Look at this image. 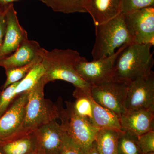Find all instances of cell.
Returning <instances> with one entry per match:
<instances>
[{"label":"cell","instance_id":"1","mask_svg":"<svg viewBox=\"0 0 154 154\" xmlns=\"http://www.w3.org/2000/svg\"><path fill=\"white\" fill-rule=\"evenodd\" d=\"M38 55L45 69L42 80L45 84L62 80L71 83L87 94H91L92 85L80 77L75 65L81 57L76 50L71 49H54L48 51L41 48Z\"/></svg>","mask_w":154,"mask_h":154},{"label":"cell","instance_id":"2","mask_svg":"<svg viewBox=\"0 0 154 154\" xmlns=\"http://www.w3.org/2000/svg\"><path fill=\"white\" fill-rule=\"evenodd\" d=\"M152 46L149 44L127 45L116 60L114 79L129 83L149 75L154 63Z\"/></svg>","mask_w":154,"mask_h":154},{"label":"cell","instance_id":"3","mask_svg":"<svg viewBox=\"0 0 154 154\" xmlns=\"http://www.w3.org/2000/svg\"><path fill=\"white\" fill-rule=\"evenodd\" d=\"M45 85L41 79L28 91L24 120L18 137L33 132L41 125L59 118L58 105L45 98Z\"/></svg>","mask_w":154,"mask_h":154},{"label":"cell","instance_id":"4","mask_svg":"<svg viewBox=\"0 0 154 154\" xmlns=\"http://www.w3.org/2000/svg\"><path fill=\"white\" fill-rule=\"evenodd\" d=\"M95 26L96 40L91 53L93 60L112 55L117 48L133 43L123 13L106 23Z\"/></svg>","mask_w":154,"mask_h":154},{"label":"cell","instance_id":"5","mask_svg":"<svg viewBox=\"0 0 154 154\" xmlns=\"http://www.w3.org/2000/svg\"><path fill=\"white\" fill-rule=\"evenodd\" d=\"M66 108L58 105L61 125L68 135L85 152L95 141L99 129L86 119L75 113L72 102H66Z\"/></svg>","mask_w":154,"mask_h":154},{"label":"cell","instance_id":"6","mask_svg":"<svg viewBox=\"0 0 154 154\" xmlns=\"http://www.w3.org/2000/svg\"><path fill=\"white\" fill-rule=\"evenodd\" d=\"M128 44L119 48L112 55L89 62L81 57L75 65L78 74L83 80L92 86L97 85L114 79L116 60L120 51Z\"/></svg>","mask_w":154,"mask_h":154},{"label":"cell","instance_id":"7","mask_svg":"<svg viewBox=\"0 0 154 154\" xmlns=\"http://www.w3.org/2000/svg\"><path fill=\"white\" fill-rule=\"evenodd\" d=\"M128 83L113 79L92 86L91 96L102 107L111 110L119 117L126 112L125 104Z\"/></svg>","mask_w":154,"mask_h":154},{"label":"cell","instance_id":"8","mask_svg":"<svg viewBox=\"0 0 154 154\" xmlns=\"http://www.w3.org/2000/svg\"><path fill=\"white\" fill-rule=\"evenodd\" d=\"M133 43L154 44V6L123 14Z\"/></svg>","mask_w":154,"mask_h":154},{"label":"cell","instance_id":"9","mask_svg":"<svg viewBox=\"0 0 154 154\" xmlns=\"http://www.w3.org/2000/svg\"><path fill=\"white\" fill-rule=\"evenodd\" d=\"M125 107L126 111L154 110V73L128 83Z\"/></svg>","mask_w":154,"mask_h":154},{"label":"cell","instance_id":"10","mask_svg":"<svg viewBox=\"0 0 154 154\" xmlns=\"http://www.w3.org/2000/svg\"><path fill=\"white\" fill-rule=\"evenodd\" d=\"M28 93L17 96L0 117V144L18 137L24 120Z\"/></svg>","mask_w":154,"mask_h":154},{"label":"cell","instance_id":"11","mask_svg":"<svg viewBox=\"0 0 154 154\" xmlns=\"http://www.w3.org/2000/svg\"><path fill=\"white\" fill-rule=\"evenodd\" d=\"M37 144V154H61L66 140L67 133L63 127L54 119L34 131Z\"/></svg>","mask_w":154,"mask_h":154},{"label":"cell","instance_id":"12","mask_svg":"<svg viewBox=\"0 0 154 154\" xmlns=\"http://www.w3.org/2000/svg\"><path fill=\"white\" fill-rule=\"evenodd\" d=\"M5 17V31L0 51V59L11 55L28 39V33L19 23L14 4L8 7Z\"/></svg>","mask_w":154,"mask_h":154},{"label":"cell","instance_id":"13","mask_svg":"<svg viewBox=\"0 0 154 154\" xmlns=\"http://www.w3.org/2000/svg\"><path fill=\"white\" fill-rule=\"evenodd\" d=\"M121 130L138 137L154 130V110L126 111L119 117Z\"/></svg>","mask_w":154,"mask_h":154},{"label":"cell","instance_id":"14","mask_svg":"<svg viewBox=\"0 0 154 154\" xmlns=\"http://www.w3.org/2000/svg\"><path fill=\"white\" fill-rule=\"evenodd\" d=\"M41 48L37 41L27 39L11 55L0 59V66L7 70L26 65L39 56Z\"/></svg>","mask_w":154,"mask_h":154},{"label":"cell","instance_id":"15","mask_svg":"<svg viewBox=\"0 0 154 154\" xmlns=\"http://www.w3.org/2000/svg\"><path fill=\"white\" fill-rule=\"evenodd\" d=\"M88 13L94 25H102L122 13V0H89Z\"/></svg>","mask_w":154,"mask_h":154},{"label":"cell","instance_id":"16","mask_svg":"<svg viewBox=\"0 0 154 154\" xmlns=\"http://www.w3.org/2000/svg\"><path fill=\"white\" fill-rule=\"evenodd\" d=\"M0 152L2 154H37L34 131L0 144Z\"/></svg>","mask_w":154,"mask_h":154},{"label":"cell","instance_id":"17","mask_svg":"<svg viewBox=\"0 0 154 154\" xmlns=\"http://www.w3.org/2000/svg\"><path fill=\"white\" fill-rule=\"evenodd\" d=\"M92 105L93 122L98 129H113L122 131L118 116L111 110L96 103L90 95Z\"/></svg>","mask_w":154,"mask_h":154},{"label":"cell","instance_id":"18","mask_svg":"<svg viewBox=\"0 0 154 154\" xmlns=\"http://www.w3.org/2000/svg\"><path fill=\"white\" fill-rule=\"evenodd\" d=\"M121 131L113 129H99L95 142L99 154H117L118 139Z\"/></svg>","mask_w":154,"mask_h":154},{"label":"cell","instance_id":"19","mask_svg":"<svg viewBox=\"0 0 154 154\" xmlns=\"http://www.w3.org/2000/svg\"><path fill=\"white\" fill-rule=\"evenodd\" d=\"M53 11L65 14L88 13L89 0H39Z\"/></svg>","mask_w":154,"mask_h":154},{"label":"cell","instance_id":"20","mask_svg":"<svg viewBox=\"0 0 154 154\" xmlns=\"http://www.w3.org/2000/svg\"><path fill=\"white\" fill-rule=\"evenodd\" d=\"M90 94H86L80 88H75L73 93L75 100L72 102V105L77 115L86 119L93 124L92 105L90 99Z\"/></svg>","mask_w":154,"mask_h":154},{"label":"cell","instance_id":"21","mask_svg":"<svg viewBox=\"0 0 154 154\" xmlns=\"http://www.w3.org/2000/svg\"><path fill=\"white\" fill-rule=\"evenodd\" d=\"M45 69L41 61L37 64L24 78L19 82L15 90L16 97L30 91L44 75Z\"/></svg>","mask_w":154,"mask_h":154},{"label":"cell","instance_id":"22","mask_svg":"<svg viewBox=\"0 0 154 154\" xmlns=\"http://www.w3.org/2000/svg\"><path fill=\"white\" fill-rule=\"evenodd\" d=\"M117 154H142L138 143L137 137L121 131L118 139Z\"/></svg>","mask_w":154,"mask_h":154},{"label":"cell","instance_id":"23","mask_svg":"<svg viewBox=\"0 0 154 154\" xmlns=\"http://www.w3.org/2000/svg\"><path fill=\"white\" fill-rule=\"evenodd\" d=\"M41 61V58L38 56L31 62L26 65L5 70L7 79L3 85L2 90L24 79L30 71Z\"/></svg>","mask_w":154,"mask_h":154},{"label":"cell","instance_id":"24","mask_svg":"<svg viewBox=\"0 0 154 154\" xmlns=\"http://www.w3.org/2000/svg\"><path fill=\"white\" fill-rule=\"evenodd\" d=\"M19 82L10 85L0 92V117L6 112L16 98L15 90Z\"/></svg>","mask_w":154,"mask_h":154},{"label":"cell","instance_id":"25","mask_svg":"<svg viewBox=\"0 0 154 154\" xmlns=\"http://www.w3.org/2000/svg\"><path fill=\"white\" fill-rule=\"evenodd\" d=\"M154 6V0H122V13Z\"/></svg>","mask_w":154,"mask_h":154},{"label":"cell","instance_id":"26","mask_svg":"<svg viewBox=\"0 0 154 154\" xmlns=\"http://www.w3.org/2000/svg\"><path fill=\"white\" fill-rule=\"evenodd\" d=\"M137 140L142 154L154 152V130L137 137Z\"/></svg>","mask_w":154,"mask_h":154},{"label":"cell","instance_id":"27","mask_svg":"<svg viewBox=\"0 0 154 154\" xmlns=\"http://www.w3.org/2000/svg\"><path fill=\"white\" fill-rule=\"evenodd\" d=\"M61 154H85V152L67 134L65 143Z\"/></svg>","mask_w":154,"mask_h":154},{"label":"cell","instance_id":"28","mask_svg":"<svg viewBox=\"0 0 154 154\" xmlns=\"http://www.w3.org/2000/svg\"><path fill=\"white\" fill-rule=\"evenodd\" d=\"M7 8L5 10L0 11V51L2 46L3 40H4L5 31V14Z\"/></svg>","mask_w":154,"mask_h":154},{"label":"cell","instance_id":"29","mask_svg":"<svg viewBox=\"0 0 154 154\" xmlns=\"http://www.w3.org/2000/svg\"><path fill=\"white\" fill-rule=\"evenodd\" d=\"M18 1L20 0H0V10H5L14 2Z\"/></svg>","mask_w":154,"mask_h":154},{"label":"cell","instance_id":"30","mask_svg":"<svg viewBox=\"0 0 154 154\" xmlns=\"http://www.w3.org/2000/svg\"><path fill=\"white\" fill-rule=\"evenodd\" d=\"M85 154H99L97 149L95 141L89 149L86 151Z\"/></svg>","mask_w":154,"mask_h":154},{"label":"cell","instance_id":"31","mask_svg":"<svg viewBox=\"0 0 154 154\" xmlns=\"http://www.w3.org/2000/svg\"><path fill=\"white\" fill-rule=\"evenodd\" d=\"M142 154H154V152H152L148 153Z\"/></svg>","mask_w":154,"mask_h":154},{"label":"cell","instance_id":"32","mask_svg":"<svg viewBox=\"0 0 154 154\" xmlns=\"http://www.w3.org/2000/svg\"><path fill=\"white\" fill-rule=\"evenodd\" d=\"M0 154H2V153H1V152H0Z\"/></svg>","mask_w":154,"mask_h":154},{"label":"cell","instance_id":"33","mask_svg":"<svg viewBox=\"0 0 154 154\" xmlns=\"http://www.w3.org/2000/svg\"><path fill=\"white\" fill-rule=\"evenodd\" d=\"M0 11H1V10H0Z\"/></svg>","mask_w":154,"mask_h":154}]
</instances>
